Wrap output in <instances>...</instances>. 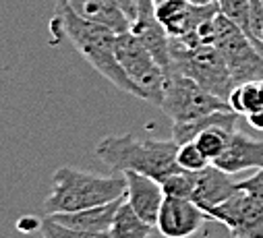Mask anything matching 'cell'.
I'll list each match as a JSON object with an SVG mask.
<instances>
[{"label": "cell", "instance_id": "7", "mask_svg": "<svg viewBox=\"0 0 263 238\" xmlns=\"http://www.w3.org/2000/svg\"><path fill=\"white\" fill-rule=\"evenodd\" d=\"M160 110L172 118V123H189L212 112L232 110V108L224 97L208 91L195 79L172 71L166 79L164 100Z\"/></svg>", "mask_w": 263, "mask_h": 238}, {"label": "cell", "instance_id": "11", "mask_svg": "<svg viewBox=\"0 0 263 238\" xmlns=\"http://www.w3.org/2000/svg\"><path fill=\"white\" fill-rule=\"evenodd\" d=\"M124 178H126V195H124L126 201L145 222L156 226L162 203L166 199L162 183L147 174L133 172V170L124 172Z\"/></svg>", "mask_w": 263, "mask_h": 238}, {"label": "cell", "instance_id": "6", "mask_svg": "<svg viewBox=\"0 0 263 238\" xmlns=\"http://www.w3.org/2000/svg\"><path fill=\"white\" fill-rule=\"evenodd\" d=\"M116 56L126 77L141 89L143 100L160 108L168 75L147 46L133 31H124L116 35Z\"/></svg>", "mask_w": 263, "mask_h": 238}, {"label": "cell", "instance_id": "28", "mask_svg": "<svg viewBox=\"0 0 263 238\" xmlns=\"http://www.w3.org/2000/svg\"><path fill=\"white\" fill-rule=\"evenodd\" d=\"M186 3L195 7H210V5H218V0H186Z\"/></svg>", "mask_w": 263, "mask_h": 238}, {"label": "cell", "instance_id": "19", "mask_svg": "<svg viewBox=\"0 0 263 238\" xmlns=\"http://www.w3.org/2000/svg\"><path fill=\"white\" fill-rule=\"evenodd\" d=\"M230 133L228 129L224 127H210L208 131H203L199 137L195 139V143L201 147V151L214 162L216 157H220L228 145V139H230Z\"/></svg>", "mask_w": 263, "mask_h": 238}, {"label": "cell", "instance_id": "9", "mask_svg": "<svg viewBox=\"0 0 263 238\" xmlns=\"http://www.w3.org/2000/svg\"><path fill=\"white\" fill-rule=\"evenodd\" d=\"M218 13H220L218 5L195 7L186 3V0H160V3H156V17L166 29V33L174 39L197 31Z\"/></svg>", "mask_w": 263, "mask_h": 238}, {"label": "cell", "instance_id": "14", "mask_svg": "<svg viewBox=\"0 0 263 238\" xmlns=\"http://www.w3.org/2000/svg\"><path fill=\"white\" fill-rule=\"evenodd\" d=\"M122 199L104 203V205H96V207H87L81 211H69V213H54L50 215L52 220H56L62 226H69L81 232H93V234H108L114 222V215L120 207Z\"/></svg>", "mask_w": 263, "mask_h": 238}, {"label": "cell", "instance_id": "8", "mask_svg": "<svg viewBox=\"0 0 263 238\" xmlns=\"http://www.w3.org/2000/svg\"><path fill=\"white\" fill-rule=\"evenodd\" d=\"M205 213L224 224L236 238H263V207L242 189L224 203L205 209Z\"/></svg>", "mask_w": 263, "mask_h": 238}, {"label": "cell", "instance_id": "20", "mask_svg": "<svg viewBox=\"0 0 263 238\" xmlns=\"http://www.w3.org/2000/svg\"><path fill=\"white\" fill-rule=\"evenodd\" d=\"M164 193L168 197H180V199H193L195 193V172L191 170H176L162 181Z\"/></svg>", "mask_w": 263, "mask_h": 238}, {"label": "cell", "instance_id": "5", "mask_svg": "<svg viewBox=\"0 0 263 238\" xmlns=\"http://www.w3.org/2000/svg\"><path fill=\"white\" fill-rule=\"evenodd\" d=\"M214 46L224 56L234 85L263 81V52L234 21L222 13L214 19Z\"/></svg>", "mask_w": 263, "mask_h": 238}, {"label": "cell", "instance_id": "12", "mask_svg": "<svg viewBox=\"0 0 263 238\" xmlns=\"http://www.w3.org/2000/svg\"><path fill=\"white\" fill-rule=\"evenodd\" d=\"M212 164L228 174H238V172L253 170V168L259 170L263 168V141L251 139L249 135L236 129L230 133L224 153L216 157Z\"/></svg>", "mask_w": 263, "mask_h": 238}, {"label": "cell", "instance_id": "10", "mask_svg": "<svg viewBox=\"0 0 263 238\" xmlns=\"http://www.w3.org/2000/svg\"><path fill=\"white\" fill-rule=\"evenodd\" d=\"M208 220L210 215L195 201L166 195L156 228L166 238H189L199 232Z\"/></svg>", "mask_w": 263, "mask_h": 238}, {"label": "cell", "instance_id": "15", "mask_svg": "<svg viewBox=\"0 0 263 238\" xmlns=\"http://www.w3.org/2000/svg\"><path fill=\"white\" fill-rule=\"evenodd\" d=\"M67 5L79 17L106 25L116 33L130 31V21L116 0H67Z\"/></svg>", "mask_w": 263, "mask_h": 238}, {"label": "cell", "instance_id": "21", "mask_svg": "<svg viewBox=\"0 0 263 238\" xmlns=\"http://www.w3.org/2000/svg\"><path fill=\"white\" fill-rule=\"evenodd\" d=\"M176 160H178V166L182 170H191V172H199V170H203V168H208L212 164V160L201 151V147L197 145L195 141L178 145Z\"/></svg>", "mask_w": 263, "mask_h": 238}, {"label": "cell", "instance_id": "17", "mask_svg": "<svg viewBox=\"0 0 263 238\" xmlns=\"http://www.w3.org/2000/svg\"><path fill=\"white\" fill-rule=\"evenodd\" d=\"M154 224L145 222L133 207L130 203L124 201L120 203L116 215H114V222H112V228H110V238H152L154 234Z\"/></svg>", "mask_w": 263, "mask_h": 238}, {"label": "cell", "instance_id": "22", "mask_svg": "<svg viewBox=\"0 0 263 238\" xmlns=\"http://www.w3.org/2000/svg\"><path fill=\"white\" fill-rule=\"evenodd\" d=\"M220 13L234 21L245 33H249V19H251V0H218Z\"/></svg>", "mask_w": 263, "mask_h": 238}, {"label": "cell", "instance_id": "27", "mask_svg": "<svg viewBox=\"0 0 263 238\" xmlns=\"http://www.w3.org/2000/svg\"><path fill=\"white\" fill-rule=\"evenodd\" d=\"M120 5V9L124 11V15L128 17V21L133 23V19L137 17V0H116Z\"/></svg>", "mask_w": 263, "mask_h": 238}, {"label": "cell", "instance_id": "3", "mask_svg": "<svg viewBox=\"0 0 263 238\" xmlns=\"http://www.w3.org/2000/svg\"><path fill=\"white\" fill-rule=\"evenodd\" d=\"M98 157L118 172H141L156 181H164L172 172L180 170L174 139H139L135 135H110L96 147Z\"/></svg>", "mask_w": 263, "mask_h": 238}, {"label": "cell", "instance_id": "24", "mask_svg": "<svg viewBox=\"0 0 263 238\" xmlns=\"http://www.w3.org/2000/svg\"><path fill=\"white\" fill-rule=\"evenodd\" d=\"M238 189L247 191V193L263 207V168H259L253 176H249V178H245V181H240V183H238Z\"/></svg>", "mask_w": 263, "mask_h": 238}, {"label": "cell", "instance_id": "1", "mask_svg": "<svg viewBox=\"0 0 263 238\" xmlns=\"http://www.w3.org/2000/svg\"><path fill=\"white\" fill-rule=\"evenodd\" d=\"M50 33H52V44H60L62 39H69L73 48L102 77H106L120 91L143 100L141 89L126 77L124 69L118 63V56H116L118 33L114 29L79 17L67 5V0H56L54 17L50 19Z\"/></svg>", "mask_w": 263, "mask_h": 238}, {"label": "cell", "instance_id": "4", "mask_svg": "<svg viewBox=\"0 0 263 238\" xmlns=\"http://www.w3.org/2000/svg\"><path fill=\"white\" fill-rule=\"evenodd\" d=\"M170 56L172 67L170 73H180L195 79L208 91L224 97L228 102L230 91L234 89V81L224 56L214 44H195L186 46L170 37Z\"/></svg>", "mask_w": 263, "mask_h": 238}, {"label": "cell", "instance_id": "23", "mask_svg": "<svg viewBox=\"0 0 263 238\" xmlns=\"http://www.w3.org/2000/svg\"><path fill=\"white\" fill-rule=\"evenodd\" d=\"M40 232L44 234V238H110V234L81 232V230H75V228H69V226H62L56 220H52L50 215L44 217V224H42Z\"/></svg>", "mask_w": 263, "mask_h": 238}, {"label": "cell", "instance_id": "30", "mask_svg": "<svg viewBox=\"0 0 263 238\" xmlns=\"http://www.w3.org/2000/svg\"><path fill=\"white\" fill-rule=\"evenodd\" d=\"M261 5H263V0H261Z\"/></svg>", "mask_w": 263, "mask_h": 238}, {"label": "cell", "instance_id": "13", "mask_svg": "<svg viewBox=\"0 0 263 238\" xmlns=\"http://www.w3.org/2000/svg\"><path fill=\"white\" fill-rule=\"evenodd\" d=\"M230 176L232 174L220 170L214 164L195 172V193L191 201H195L203 211L224 203L228 197H232L238 191V183H232Z\"/></svg>", "mask_w": 263, "mask_h": 238}, {"label": "cell", "instance_id": "25", "mask_svg": "<svg viewBox=\"0 0 263 238\" xmlns=\"http://www.w3.org/2000/svg\"><path fill=\"white\" fill-rule=\"evenodd\" d=\"M42 224H44V220H37L35 215H23L17 220V230L23 234H29V232L42 230Z\"/></svg>", "mask_w": 263, "mask_h": 238}, {"label": "cell", "instance_id": "29", "mask_svg": "<svg viewBox=\"0 0 263 238\" xmlns=\"http://www.w3.org/2000/svg\"><path fill=\"white\" fill-rule=\"evenodd\" d=\"M259 85H261V93H263V81H259Z\"/></svg>", "mask_w": 263, "mask_h": 238}, {"label": "cell", "instance_id": "16", "mask_svg": "<svg viewBox=\"0 0 263 238\" xmlns=\"http://www.w3.org/2000/svg\"><path fill=\"white\" fill-rule=\"evenodd\" d=\"M238 116L234 110H218L212 112L208 116H201L197 121H189V123H174L172 125V139L182 145L189 141H195L203 131H208L210 127H224L228 131H236L238 125Z\"/></svg>", "mask_w": 263, "mask_h": 238}, {"label": "cell", "instance_id": "26", "mask_svg": "<svg viewBox=\"0 0 263 238\" xmlns=\"http://www.w3.org/2000/svg\"><path fill=\"white\" fill-rule=\"evenodd\" d=\"M247 123H249L251 129H255V131H263V106L257 108L255 112L247 114Z\"/></svg>", "mask_w": 263, "mask_h": 238}, {"label": "cell", "instance_id": "2", "mask_svg": "<svg viewBox=\"0 0 263 238\" xmlns=\"http://www.w3.org/2000/svg\"><path fill=\"white\" fill-rule=\"evenodd\" d=\"M52 191L44 201L46 215L81 211L87 207L104 205L126 195L124 172L93 174L87 170L62 166L54 172Z\"/></svg>", "mask_w": 263, "mask_h": 238}, {"label": "cell", "instance_id": "18", "mask_svg": "<svg viewBox=\"0 0 263 238\" xmlns=\"http://www.w3.org/2000/svg\"><path fill=\"white\" fill-rule=\"evenodd\" d=\"M228 104L236 114H251L257 108L263 106V93H261V85L257 81L251 83H240L234 85V89L228 95Z\"/></svg>", "mask_w": 263, "mask_h": 238}]
</instances>
